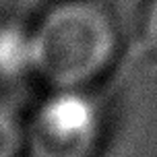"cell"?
I'll return each mask as SVG.
<instances>
[{
  "label": "cell",
  "mask_w": 157,
  "mask_h": 157,
  "mask_svg": "<svg viewBox=\"0 0 157 157\" xmlns=\"http://www.w3.org/2000/svg\"><path fill=\"white\" fill-rule=\"evenodd\" d=\"M101 139V112L85 89H54L27 126L31 157H91Z\"/></svg>",
  "instance_id": "obj_2"
},
{
  "label": "cell",
  "mask_w": 157,
  "mask_h": 157,
  "mask_svg": "<svg viewBox=\"0 0 157 157\" xmlns=\"http://www.w3.org/2000/svg\"><path fill=\"white\" fill-rule=\"evenodd\" d=\"M29 75H35L33 27L0 19V83H17Z\"/></svg>",
  "instance_id": "obj_3"
},
{
  "label": "cell",
  "mask_w": 157,
  "mask_h": 157,
  "mask_svg": "<svg viewBox=\"0 0 157 157\" xmlns=\"http://www.w3.org/2000/svg\"><path fill=\"white\" fill-rule=\"evenodd\" d=\"M27 151V128L15 112L0 105V157H21Z\"/></svg>",
  "instance_id": "obj_4"
},
{
  "label": "cell",
  "mask_w": 157,
  "mask_h": 157,
  "mask_svg": "<svg viewBox=\"0 0 157 157\" xmlns=\"http://www.w3.org/2000/svg\"><path fill=\"white\" fill-rule=\"evenodd\" d=\"M35 75L52 89H85L110 68L120 33L97 0H60L33 25Z\"/></svg>",
  "instance_id": "obj_1"
},
{
  "label": "cell",
  "mask_w": 157,
  "mask_h": 157,
  "mask_svg": "<svg viewBox=\"0 0 157 157\" xmlns=\"http://www.w3.org/2000/svg\"><path fill=\"white\" fill-rule=\"evenodd\" d=\"M141 39L151 54L157 56V0H149L145 4L141 17Z\"/></svg>",
  "instance_id": "obj_5"
}]
</instances>
